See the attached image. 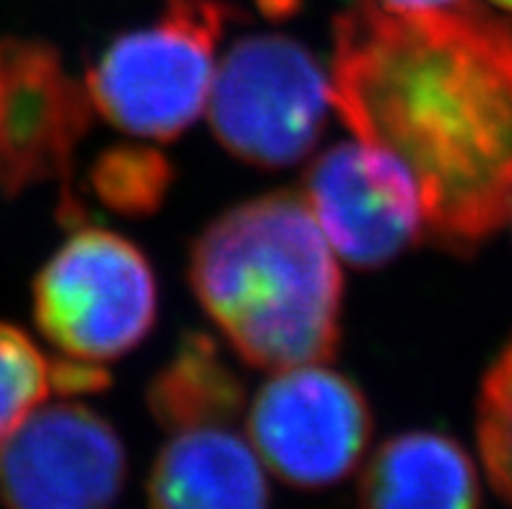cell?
Instances as JSON below:
<instances>
[{"instance_id":"cell-7","label":"cell","mask_w":512,"mask_h":509,"mask_svg":"<svg viewBox=\"0 0 512 509\" xmlns=\"http://www.w3.org/2000/svg\"><path fill=\"white\" fill-rule=\"evenodd\" d=\"M86 84L68 73L55 47L39 39H0V190L68 185L78 143L91 128Z\"/></svg>"},{"instance_id":"cell-11","label":"cell","mask_w":512,"mask_h":509,"mask_svg":"<svg viewBox=\"0 0 512 509\" xmlns=\"http://www.w3.org/2000/svg\"><path fill=\"white\" fill-rule=\"evenodd\" d=\"M359 509H479L476 468L445 434H398L364 468Z\"/></svg>"},{"instance_id":"cell-12","label":"cell","mask_w":512,"mask_h":509,"mask_svg":"<svg viewBox=\"0 0 512 509\" xmlns=\"http://www.w3.org/2000/svg\"><path fill=\"white\" fill-rule=\"evenodd\" d=\"M146 400L169 434L193 426H232L245 408V385L211 338L190 333L156 372Z\"/></svg>"},{"instance_id":"cell-5","label":"cell","mask_w":512,"mask_h":509,"mask_svg":"<svg viewBox=\"0 0 512 509\" xmlns=\"http://www.w3.org/2000/svg\"><path fill=\"white\" fill-rule=\"evenodd\" d=\"M34 317L65 359L110 361L149 336L156 278L141 250L107 229H78L39 271Z\"/></svg>"},{"instance_id":"cell-13","label":"cell","mask_w":512,"mask_h":509,"mask_svg":"<svg viewBox=\"0 0 512 509\" xmlns=\"http://www.w3.org/2000/svg\"><path fill=\"white\" fill-rule=\"evenodd\" d=\"M89 180L102 203L128 216H143L162 206L172 169L159 151L115 146L99 156Z\"/></svg>"},{"instance_id":"cell-15","label":"cell","mask_w":512,"mask_h":509,"mask_svg":"<svg viewBox=\"0 0 512 509\" xmlns=\"http://www.w3.org/2000/svg\"><path fill=\"white\" fill-rule=\"evenodd\" d=\"M479 445L492 484L512 504V341L481 385Z\"/></svg>"},{"instance_id":"cell-4","label":"cell","mask_w":512,"mask_h":509,"mask_svg":"<svg viewBox=\"0 0 512 509\" xmlns=\"http://www.w3.org/2000/svg\"><path fill=\"white\" fill-rule=\"evenodd\" d=\"M331 107V78L307 47L281 34L240 39L208 91V120L221 146L258 167L305 159Z\"/></svg>"},{"instance_id":"cell-1","label":"cell","mask_w":512,"mask_h":509,"mask_svg":"<svg viewBox=\"0 0 512 509\" xmlns=\"http://www.w3.org/2000/svg\"><path fill=\"white\" fill-rule=\"evenodd\" d=\"M333 110L406 167L442 245L484 242L512 208V24L351 0L333 24Z\"/></svg>"},{"instance_id":"cell-14","label":"cell","mask_w":512,"mask_h":509,"mask_svg":"<svg viewBox=\"0 0 512 509\" xmlns=\"http://www.w3.org/2000/svg\"><path fill=\"white\" fill-rule=\"evenodd\" d=\"M55 387V361L13 325L0 323V445Z\"/></svg>"},{"instance_id":"cell-9","label":"cell","mask_w":512,"mask_h":509,"mask_svg":"<svg viewBox=\"0 0 512 509\" xmlns=\"http://www.w3.org/2000/svg\"><path fill=\"white\" fill-rule=\"evenodd\" d=\"M305 203L333 252L359 268L396 260L427 229L414 177L362 141L338 143L310 164Z\"/></svg>"},{"instance_id":"cell-6","label":"cell","mask_w":512,"mask_h":509,"mask_svg":"<svg viewBox=\"0 0 512 509\" xmlns=\"http://www.w3.org/2000/svg\"><path fill=\"white\" fill-rule=\"evenodd\" d=\"M250 445L284 484L325 489L349 476L372 434L367 398L320 364L284 369L250 408Z\"/></svg>"},{"instance_id":"cell-2","label":"cell","mask_w":512,"mask_h":509,"mask_svg":"<svg viewBox=\"0 0 512 509\" xmlns=\"http://www.w3.org/2000/svg\"><path fill=\"white\" fill-rule=\"evenodd\" d=\"M190 284L253 367L284 372L336 354L344 284L299 195L247 200L208 224L190 252Z\"/></svg>"},{"instance_id":"cell-8","label":"cell","mask_w":512,"mask_h":509,"mask_svg":"<svg viewBox=\"0 0 512 509\" xmlns=\"http://www.w3.org/2000/svg\"><path fill=\"white\" fill-rule=\"evenodd\" d=\"M125 447L91 408H34L0 445L6 509H104L123 489Z\"/></svg>"},{"instance_id":"cell-17","label":"cell","mask_w":512,"mask_h":509,"mask_svg":"<svg viewBox=\"0 0 512 509\" xmlns=\"http://www.w3.org/2000/svg\"><path fill=\"white\" fill-rule=\"evenodd\" d=\"M510 216H512V208H510Z\"/></svg>"},{"instance_id":"cell-10","label":"cell","mask_w":512,"mask_h":509,"mask_svg":"<svg viewBox=\"0 0 512 509\" xmlns=\"http://www.w3.org/2000/svg\"><path fill=\"white\" fill-rule=\"evenodd\" d=\"M151 509H268L253 445L229 424L172 432L149 476Z\"/></svg>"},{"instance_id":"cell-3","label":"cell","mask_w":512,"mask_h":509,"mask_svg":"<svg viewBox=\"0 0 512 509\" xmlns=\"http://www.w3.org/2000/svg\"><path fill=\"white\" fill-rule=\"evenodd\" d=\"M229 21L219 0H172L159 24L115 39L89 71L94 110L130 136L172 141L198 120Z\"/></svg>"},{"instance_id":"cell-16","label":"cell","mask_w":512,"mask_h":509,"mask_svg":"<svg viewBox=\"0 0 512 509\" xmlns=\"http://www.w3.org/2000/svg\"><path fill=\"white\" fill-rule=\"evenodd\" d=\"M380 3L398 11L481 13V16H497L512 24V0H380Z\"/></svg>"}]
</instances>
